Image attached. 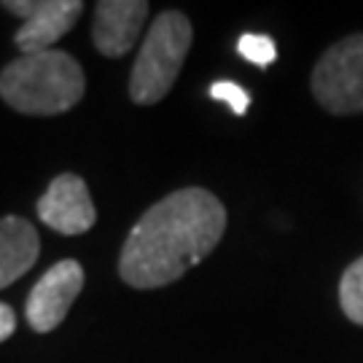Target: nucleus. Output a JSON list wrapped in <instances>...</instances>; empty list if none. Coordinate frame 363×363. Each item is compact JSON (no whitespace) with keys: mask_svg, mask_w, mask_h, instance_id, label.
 <instances>
[{"mask_svg":"<svg viewBox=\"0 0 363 363\" xmlns=\"http://www.w3.org/2000/svg\"><path fill=\"white\" fill-rule=\"evenodd\" d=\"M226 232V208L208 189H178L145 210L118 256V274L132 288L151 291L208 259Z\"/></svg>","mask_w":363,"mask_h":363,"instance_id":"1","label":"nucleus"},{"mask_svg":"<svg viewBox=\"0 0 363 363\" xmlns=\"http://www.w3.org/2000/svg\"><path fill=\"white\" fill-rule=\"evenodd\" d=\"M86 89L84 70L73 54L52 52L22 54L0 73V97L19 113L57 116L81 103Z\"/></svg>","mask_w":363,"mask_h":363,"instance_id":"2","label":"nucleus"},{"mask_svg":"<svg viewBox=\"0 0 363 363\" xmlns=\"http://www.w3.org/2000/svg\"><path fill=\"white\" fill-rule=\"evenodd\" d=\"M191 40H194V30L183 11H162L156 16L132 65V103L154 105L167 97V91L181 76Z\"/></svg>","mask_w":363,"mask_h":363,"instance_id":"3","label":"nucleus"},{"mask_svg":"<svg viewBox=\"0 0 363 363\" xmlns=\"http://www.w3.org/2000/svg\"><path fill=\"white\" fill-rule=\"evenodd\" d=\"M312 94L334 116L363 113V33L325 49L312 70Z\"/></svg>","mask_w":363,"mask_h":363,"instance_id":"4","label":"nucleus"},{"mask_svg":"<svg viewBox=\"0 0 363 363\" xmlns=\"http://www.w3.org/2000/svg\"><path fill=\"white\" fill-rule=\"evenodd\" d=\"M6 11L22 19L13 43L22 54L52 52L60 38H65L84 11L81 0H6Z\"/></svg>","mask_w":363,"mask_h":363,"instance_id":"5","label":"nucleus"},{"mask_svg":"<svg viewBox=\"0 0 363 363\" xmlns=\"http://www.w3.org/2000/svg\"><path fill=\"white\" fill-rule=\"evenodd\" d=\"M84 288V267L73 259L57 261L52 269H46L43 277L33 286L27 296V323L38 334H49L65 320L73 301Z\"/></svg>","mask_w":363,"mask_h":363,"instance_id":"6","label":"nucleus"},{"mask_svg":"<svg viewBox=\"0 0 363 363\" xmlns=\"http://www.w3.org/2000/svg\"><path fill=\"white\" fill-rule=\"evenodd\" d=\"M35 208H38V218L49 229L67 234V237L89 232L97 220V210H94L89 189H86L84 178H78L73 172L57 175Z\"/></svg>","mask_w":363,"mask_h":363,"instance_id":"7","label":"nucleus"},{"mask_svg":"<svg viewBox=\"0 0 363 363\" xmlns=\"http://www.w3.org/2000/svg\"><path fill=\"white\" fill-rule=\"evenodd\" d=\"M148 3L145 0H100L94 9L91 40L105 57H124L143 33Z\"/></svg>","mask_w":363,"mask_h":363,"instance_id":"8","label":"nucleus"},{"mask_svg":"<svg viewBox=\"0 0 363 363\" xmlns=\"http://www.w3.org/2000/svg\"><path fill=\"white\" fill-rule=\"evenodd\" d=\"M40 256V237L35 226L19 216L0 218V291L25 277Z\"/></svg>","mask_w":363,"mask_h":363,"instance_id":"9","label":"nucleus"},{"mask_svg":"<svg viewBox=\"0 0 363 363\" xmlns=\"http://www.w3.org/2000/svg\"><path fill=\"white\" fill-rule=\"evenodd\" d=\"M339 304L352 323L363 325V256L352 261L339 280Z\"/></svg>","mask_w":363,"mask_h":363,"instance_id":"10","label":"nucleus"},{"mask_svg":"<svg viewBox=\"0 0 363 363\" xmlns=\"http://www.w3.org/2000/svg\"><path fill=\"white\" fill-rule=\"evenodd\" d=\"M237 52L245 57L247 62L259 67H269L277 60V46L269 35H261V33H245L242 38L237 40Z\"/></svg>","mask_w":363,"mask_h":363,"instance_id":"11","label":"nucleus"},{"mask_svg":"<svg viewBox=\"0 0 363 363\" xmlns=\"http://www.w3.org/2000/svg\"><path fill=\"white\" fill-rule=\"evenodd\" d=\"M210 97L218 100V103H226L237 116H245L247 105H250V94L234 81H216L210 86Z\"/></svg>","mask_w":363,"mask_h":363,"instance_id":"12","label":"nucleus"},{"mask_svg":"<svg viewBox=\"0 0 363 363\" xmlns=\"http://www.w3.org/2000/svg\"><path fill=\"white\" fill-rule=\"evenodd\" d=\"M13 331H16V315L6 301H0V342L13 337Z\"/></svg>","mask_w":363,"mask_h":363,"instance_id":"13","label":"nucleus"}]
</instances>
